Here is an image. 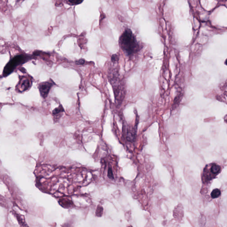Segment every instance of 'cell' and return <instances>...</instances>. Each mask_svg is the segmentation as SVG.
I'll use <instances>...</instances> for the list:
<instances>
[{
    "mask_svg": "<svg viewBox=\"0 0 227 227\" xmlns=\"http://www.w3.org/2000/svg\"><path fill=\"white\" fill-rule=\"evenodd\" d=\"M119 43L122 49L128 55L134 54L139 50L138 42L130 29L124 31L120 37Z\"/></svg>",
    "mask_w": 227,
    "mask_h": 227,
    "instance_id": "1",
    "label": "cell"
},
{
    "mask_svg": "<svg viewBox=\"0 0 227 227\" xmlns=\"http://www.w3.org/2000/svg\"><path fill=\"white\" fill-rule=\"evenodd\" d=\"M28 59L29 56L23 55L15 56L4 67L3 71L4 76H7L10 75L17 66L27 61Z\"/></svg>",
    "mask_w": 227,
    "mask_h": 227,
    "instance_id": "2",
    "label": "cell"
},
{
    "mask_svg": "<svg viewBox=\"0 0 227 227\" xmlns=\"http://www.w3.org/2000/svg\"><path fill=\"white\" fill-rule=\"evenodd\" d=\"M221 171L220 166L216 163H211L205 166L203 173V180L205 181L213 179Z\"/></svg>",
    "mask_w": 227,
    "mask_h": 227,
    "instance_id": "3",
    "label": "cell"
},
{
    "mask_svg": "<svg viewBox=\"0 0 227 227\" xmlns=\"http://www.w3.org/2000/svg\"><path fill=\"white\" fill-rule=\"evenodd\" d=\"M54 84V83L52 81H47L40 84L39 88L42 97L44 98L47 97L49 92L50 90Z\"/></svg>",
    "mask_w": 227,
    "mask_h": 227,
    "instance_id": "4",
    "label": "cell"
},
{
    "mask_svg": "<svg viewBox=\"0 0 227 227\" xmlns=\"http://www.w3.org/2000/svg\"><path fill=\"white\" fill-rule=\"evenodd\" d=\"M31 83L28 79L22 78L18 85V90L19 92H23L28 89L31 86Z\"/></svg>",
    "mask_w": 227,
    "mask_h": 227,
    "instance_id": "5",
    "label": "cell"
},
{
    "mask_svg": "<svg viewBox=\"0 0 227 227\" xmlns=\"http://www.w3.org/2000/svg\"><path fill=\"white\" fill-rule=\"evenodd\" d=\"M59 203L62 206L66 208L70 207L73 205L72 202L70 200H67V199H62V200H60Z\"/></svg>",
    "mask_w": 227,
    "mask_h": 227,
    "instance_id": "6",
    "label": "cell"
},
{
    "mask_svg": "<svg viewBox=\"0 0 227 227\" xmlns=\"http://www.w3.org/2000/svg\"><path fill=\"white\" fill-rule=\"evenodd\" d=\"M220 194H221V192H220V190L218 189H214L211 193V197L213 199L218 198L219 196H220Z\"/></svg>",
    "mask_w": 227,
    "mask_h": 227,
    "instance_id": "7",
    "label": "cell"
},
{
    "mask_svg": "<svg viewBox=\"0 0 227 227\" xmlns=\"http://www.w3.org/2000/svg\"><path fill=\"white\" fill-rule=\"evenodd\" d=\"M64 111L63 107L61 106L58 107V108H55L53 111V115L55 116H57L58 114H60L61 112H62Z\"/></svg>",
    "mask_w": 227,
    "mask_h": 227,
    "instance_id": "8",
    "label": "cell"
},
{
    "mask_svg": "<svg viewBox=\"0 0 227 227\" xmlns=\"http://www.w3.org/2000/svg\"><path fill=\"white\" fill-rule=\"evenodd\" d=\"M83 2V1H76V0H73V1H67V2L69 4L71 5H76V4H79L80 3Z\"/></svg>",
    "mask_w": 227,
    "mask_h": 227,
    "instance_id": "9",
    "label": "cell"
},
{
    "mask_svg": "<svg viewBox=\"0 0 227 227\" xmlns=\"http://www.w3.org/2000/svg\"><path fill=\"white\" fill-rule=\"evenodd\" d=\"M103 211V209L102 207H99L97 208L96 212V215L98 216H101L102 215L101 214H102Z\"/></svg>",
    "mask_w": 227,
    "mask_h": 227,
    "instance_id": "10",
    "label": "cell"
},
{
    "mask_svg": "<svg viewBox=\"0 0 227 227\" xmlns=\"http://www.w3.org/2000/svg\"><path fill=\"white\" fill-rule=\"evenodd\" d=\"M118 56L116 55H115L113 56H112V60L113 62H115L116 61H117Z\"/></svg>",
    "mask_w": 227,
    "mask_h": 227,
    "instance_id": "11",
    "label": "cell"
},
{
    "mask_svg": "<svg viewBox=\"0 0 227 227\" xmlns=\"http://www.w3.org/2000/svg\"><path fill=\"white\" fill-rule=\"evenodd\" d=\"M84 61L83 60H80L76 62V63L77 64H84Z\"/></svg>",
    "mask_w": 227,
    "mask_h": 227,
    "instance_id": "12",
    "label": "cell"
},
{
    "mask_svg": "<svg viewBox=\"0 0 227 227\" xmlns=\"http://www.w3.org/2000/svg\"><path fill=\"white\" fill-rule=\"evenodd\" d=\"M128 227H132V226Z\"/></svg>",
    "mask_w": 227,
    "mask_h": 227,
    "instance_id": "13",
    "label": "cell"
}]
</instances>
